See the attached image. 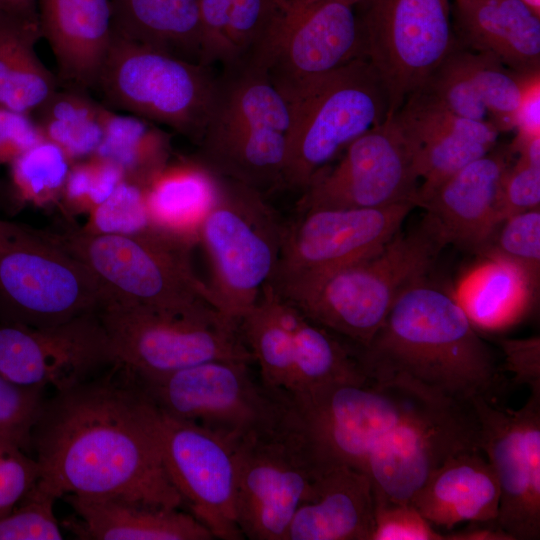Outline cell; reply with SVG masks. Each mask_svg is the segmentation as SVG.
<instances>
[{"mask_svg":"<svg viewBox=\"0 0 540 540\" xmlns=\"http://www.w3.org/2000/svg\"><path fill=\"white\" fill-rule=\"evenodd\" d=\"M479 422V445L500 488L497 525L512 540L540 538V394L517 410L493 400H470Z\"/></svg>","mask_w":540,"mask_h":540,"instance_id":"obj_17","label":"cell"},{"mask_svg":"<svg viewBox=\"0 0 540 540\" xmlns=\"http://www.w3.org/2000/svg\"><path fill=\"white\" fill-rule=\"evenodd\" d=\"M39 476L36 459L22 449L12 446L0 455V518L26 496Z\"/></svg>","mask_w":540,"mask_h":540,"instance_id":"obj_45","label":"cell"},{"mask_svg":"<svg viewBox=\"0 0 540 540\" xmlns=\"http://www.w3.org/2000/svg\"><path fill=\"white\" fill-rule=\"evenodd\" d=\"M105 302L94 275L52 232L0 218V323L53 326Z\"/></svg>","mask_w":540,"mask_h":540,"instance_id":"obj_9","label":"cell"},{"mask_svg":"<svg viewBox=\"0 0 540 540\" xmlns=\"http://www.w3.org/2000/svg\"><path fill=\"white\" fill-rule=\"evenodd\" d=\"M38 16L66 86L95 88L113 38L111 0H38Z\"/></svg>","mask_w":540,"mask_h":540,"instance_id":"obj_26","label":"cell"},{"mask_svg":"<svg viewBox=\"0 0 540 540\" xmlns=\"http://www.w3.org/2000/svg\"><path fill=\"white\" fill-rule=\"evenodd\" d=\"M205 34V65L225 64L227 28L234 0H198Z\"/></svg>","mask_w":540,"mask_h":540,"instance_id":"obj_48","label":"cell"},{"mask_svg":"<svg viewBox=\"0 0 540 540\" xmlns=\"http://www.w3.org/2000/svg\"><path fill=\"white\" fill-rule=\"evenodd\" d=\"M110 365L117 362L97 311L46 327L0 323V374L16 385L59 392Z\"/></svg>","mask_w":540,"mask_h":540,"instance_id":"obj_21","label":"cell"},{"mask_svg":"<svg viewBox=\"0 0 540 540\" xmlns=\"http://www.w3.org/2000/svg\"><path fill=\"white\" fill-rule=\"evenodd\" d=\"M45 388L16 385L0 374V440L28 454L31 436L39 416Z\"/></svg>","mask_w":540,"mask_h":540,"instance_id":"obj_40","label":"cell"},{"mask_svg":"<svg viewBox=\"0 0 540 540\" xmlns=\"http://www.w3.org/2000/svg\"><path fill=\"white\" fill-rule=\"evenodd\" d=\"M93 226L98 233L134 234L152 226L142 186L123 180L94 208Z\"/></svg>","mask_w":540,"mask_h":540,"instance_id":"obj_42","label":"cell"},{"mask_svg":"<svg viewBox=\"0 0 540 540\" xmlns=\"http://www.w3.org/2000/svg\"><path fill=\"white\" fill-rule=\"evenodd\" d=\"M540 160L519 154L508 168L502 184L503 219L540 207Z\"/></svg>","mask_w":540,"mask_h":540,"instance_id":"obj_44","label":"cell"},{"mask_svg":"<svg viewBox=\"0 0 540 540\" xmlns=\"http://www.w3.org/2000/svg\"><path fill=\"white\" fill-rule=\"evenodd\" d=\"M291 312V307L268 284L238 322L261 379L269 387L283 392L289 390L293 373Z\"/></svg>","mask_w":540,"mask_h":540,"instance_id":"obj_33","label":"cell"},{"mask_svg":"<svg viewBox=\"0 0 540 540\" xmlns=\"http://www.w3.org/2000/svg\"><path fill=\"white\" fill-rule=\"evenodd\" d=\"M365 58L356 6L343 0H280L258 59L291 103L324 75Z\"/></svg>","mask_w":540,"mask_h":540,"instance_id":"obj_14","label":"cell"},{"mask_svg":"<svg viewBox=\"0 0 540 540\" xmlns=\"http://www.w3.org/2000/svg\"><path fill=\"white\" fill-rule=\"evenodd\" d=\"M290 105L283 186L303 191L388 111L384 87L366 58L319 78Z\"/></svg>","mask_w":540,"mask_h":540,"instance_id":"obj_10","label":"cell"},{"mask_svg":"<svg viewBox=\"0 0 540 540\" xmlns=\"http://www.w3.org/2000/svg\"><path fill=\"white\" fill-rule=\"evenodd\" d=\"M483 255L514 269L534 292L540 273V208L503 219Z\"/></svg>","mask_w":540,"mask_h":540,"instance_id":"obj_38","label":"cell"},{"mask_svg":"<svg viewBox=\"0 0 540 540\" xmlns=\"http://www.w3.org/2000/svg\"><path fill=\"white\" fill-rule=\"evenodd\" d=\"M111 2L115 34L180 59L205 65V34L198 0Z\"/></svg>","mask_w":540,"mask_h":540,"instance_id":"obj_30","label":"cell"},{"mask_svg":"<svg viewBox=\"0 0 540 540\" xmlns=\"http://www.w3.org/2000/svg\"><path fill=\"white\" fill-rule=\"evenodd\" d=\"M287 395L293 425L317 475L338 466L362 472L371 451L392 430L459 402L411 384L370 379Z\"/></svg>","mask_w":540,"mask_h":540,"instance_id":"obj_5","label":"cell"},{"mask_svg":"<svg viewBox=\"0 0 540 540\" xmlns=\"http://www.w3.org/2000/svg\"><path fill=\"white\" fill-rule=\"evenodd\" d=\"M76 517L64 525L84 540H212L191 513L120 498L65 496Z\"/></svg>","mask_w":540,"mask_h":540,"instance_id":"obj_29","label":"cell"},{"mask_svg":"<svg viewBox=\"0 0 540 540\" xmlns=\"http://www.w3.org/2000/svg\"><path fill=\"white\" fill-rule=\"evenodd\" d=\"M71 159L46 139L27 149L10 165L11 193L16 203L42 204L63 192Z\"/></svg>","mask_w":540,"mask_h":540,"instance_id":"obj_37","label":"cell"},{"mask_svg":"<svg viewBox=\"0 0 540 540\" xmlns=\"http://www.w3.org/2000/svg\"><path fill=\"white\" fill-rule=\"evenodd\" d=\"M419 185L410 149L393 119L386 118L352 141L334 165L314 178L299 210L415 204Z\"/></svg>","mask_w":540,"mask_h":540,"instance_id":"obj_18","label":"cell"},{"mask_svg":"<svg viewBox=\"0 0 540 540\" xmlns=\"http://www.w3.org/2000/svg\"><path fill=\"white\" fill-rule=\"evenodd\" d=\"M12 446H14V445H11V444H9V443H6V442L0 440V455H1L7 448L12 447ZM15 447H16V446H15Z\"/></svg>","mask_w":540,"mask_h":540,"instance_id":"obj_54","label":"cell"},{"mask_svg":"<svg viewBox=\"0 0 540 540\" xmlns=\"http://www.w3.org/2000/svg\"><path fill=\"white\" fill-rule=\"evenodd\" d=\"M415 208L413 202H402L379 208L300 211L299 217L286 225L269 284L323 274L366 257L399 232Z\"/></svg>","mask_w":540,"mask_h":540,"instance_id":"obj_19","label":"cell"},{"mask_svg":"<svg viewBox=\"0 0 540 540\" xmlns=\"http://www.w3.org/2000/svg\"><path fill=\"white\" fill-rule=\"evenodd\" d=\"M456 43L526 77L540 71V15L522 0H454Z\"/></svg>","mask_w":540,"mask_h":540,"instance_id":"obj_25","label":"cell"},{"mask_svg":"<svg viewBox=\"0 0 540 540\" xmlns=\"http://www.w3.org/2000/svg\"><path fill=\"white\" fill-rule=\"evenodd\" d=\"M447 245L424 216L373 253L323 274L271 285L301 315L356 348L380 329L398 296L426 278Z\"/></svg>","mask_w":540,"mask_h":540,"instance_id":"obj_3","label":"cell"},{"mask_svg":"<svg viewBox=\"0 0 540 540\" xmlns=\"http://www.w3.org/2000/svg\"><path fill=\"white\" fill-rule=\"evenodd\" d=\"M540 84L535 80L528 88L520 107L516 127V138H529L540 135Z\"/></svg>","mask_w":540,"mask_h":540,"instance_id":"obj_49","label":"cell"},{"mask_svg":"<svg viewBox=\"0 0 540 540\" xmlns=\"http://www.w3.org/2000/svg\"><path fill=\"white\" fill-rule=\"evenodd\" d=\"M353 352L368 379L411 384L448 400H493L500 385L467 311L425 279L398 296L371 341Z\"/></svg>","mask_w":540,"mask_h":540,"instance_id":"obj_2","label":"cell"},{"mask_svg":"<svg viewBox=\"0 0 540 540\" xmlns=\"http://www.w3.org/2000/svg\"><path fill=\"white\" fill-rule=\"evenodd\" d=\"M526 3L535 13L540 15V0H522Z\"/></svg>","mask_w":540,"mask_h":540,"instance_id":"obj_53","label":"cell"},{"mask_svg":"<svg viewBox=\"0 0 540 540\" xmlns=\"http://www.w3.org/2000/svg\"><path fill=\"white\" fill-rule=\"evenodd\" d=\"M389 118L404 137L420 180L415 204L450 175L490 152L501 133L491 123L454 113L422 89Z\"/></svg>","mask_w":540,"mask_h":540,"instance_id":"obj_22","label":"cell"},{"mask_svg":"<svg viewBox=\"0 0 540 540\" xmlns=\"http://www.w3.org/2000/svg\"><path fill=\"white\" fill-rule=\"evenodd\" d=\"M375 502L368 477L347 466L317 476L285 540H371Z\"/></svg>","mask_w":540,"mask_h":540,"instance_id":"obj_28","label":"cell"},{"mask_svg":"<svg viewBox=\"0 0 540 540\" xmlns=\"http://www.w3.org/2000/svg\"><path fill=\"white\" fill-rule=\"evenodd\" d=\"M39 19L0 15V106L33 115L57 91L58 82L39 59Z\"/></svg>","mask_w":540,"mask_h":540,"instance_id":"obj_31","label":"cell"},{"mask_svg":"<svg viewBox=\"0 0 540 540\" xmlns=\"http://www.w3.org/2000/svg\"><path fill=\"white\" fill-rule=\"evenodd\" d=\"M144 190L153 226L192 242L198 239L214 196L210 174L193 162L166 166Z\"/></svg>","mask_w":540,"mask_h":540,"instance_id":"obj_32","label":"cell"},{"mask_svg":"<svg viewBox=\"0 0 540 540\" xmlns=\"http://www.w3.org/2000/svg\"><path fill=\"white\" fill-rule=\"evenodd\" d=\"M500 488L481 449L461 451L435 470L413 497V505L434 527L496 522Z\"/></svg>","mask_w":540,"mask_h":540,"instance_id":"obj_27","label":"cell"},{"mask_svg":"<svg viewBox=\"0 0 540 540\" xmlns=\"http://www.w3.org/2000/svg\"><path fill=\"white\" fill-rule=\"evenodd\" d=\"M291 307V306H290ZM293 373L286 393H298L326 384L368 379L349 347L333 333L292 308Z\"/></svg>","mask_w":540,"mask_h":540,"instance_id":"obj_34","label":"cell"},{"mask_svg":"<svg viewBox=\"0 0 540 540\" xmlns=\"http://www.w3.org/2000/svg\"><path fill=\"white\" fill-rule=\"evenodd\" d=\"M479 440L470 402H454L398 426L374 447L362 468L375 504H410L435 470L461 451L480 449Z\"/></svg>","mask_w":540,"mask_h":540,"instance_id":"obj_20","label":"cell"},{"mask_svg":"<svg viewBox=\"0 0 540 540\" xmlns=\"http://www.w3.org/2000/svg\"><path fill=\"white\" fill-rule=\"evenodd\" d=\"M212 177L214 196L198 239L209 259L214 307L238 324L273 278L287 224L263 193Z\"/></svg>","mask_w":540,"mask_h":540,"instance_id":"obj_8","label":"cell"},{"mask_svg":"<svg viewBox=\"0 0 540 540\" xmlns=\"http://www.w3.org/2000/svg\"><path fill=\"white\" fill-rule=\"evenodd\" d=\"M42 139L31 115L0 106V165L11 164Z\"/></svg>","mask_w":540,"mask_h":540,"instance_id":"obj_47","label":"cell"},{"mask_svg":"<svg viewBox=\"0 0 540 540\" xmlns=\"http://www.w3.org/2000/svg\"><path fill=\"white\" fill-rule=\"evenodd\" d=\"M54 498L37 483L0 518V540H59L62 533L54 514Z\"/></svg>","mask_w":540,"mask_h":540,"instance_id":"obj_41","label":"cell"},{"mask_svg":"<svg viewBox=\"0 0 540 540\" xmlns=\"http://www.w3.org/2000/svg\"><path fill=\"white\" fill-rule=\"evenodd\" d=\"M235 510L250 540H285L291 520L310 496L317 473L302 439L291 428L234 446Z\"/></svg>","mask_w":540,"mask_h":540,"instance_id":"obj_16","label":"cell"},{"mask_svg":"<svg viewBox=\"0 0 540 540\" xmlns=\"http://www.w3.org/2000/svg\"><path fill=\"white\" fill-rule=\"evenodd\" d=\"M364 56L388 100L386 118L418 90L456 45L449 0H363Z\"/></svg>","mask_w":540,"mask_h":540,"instance_id":"obj_13","label":"cell"},{"mask_svg":"<svg viewBox=\"0 0 540 540\" xmlns=\"http://www.w3.org/2000/svg\"><path fill=\"white\" fill-rule=\"evenodd\" d=\"M252 364L213 360L161 376L129 374L160 410L198 424L234 447L292 426L288 395L269 387Z\"/></svg>","mask_w":540,"mask_h":540,"instance_id":"obj_7","label":"cell"},{"mask_svg":"<svg viewBox=\"0 0 540 540\" xmlns=\"http://www.w3.org/2000/svg\"><path fill=\"white\" fill-rule=\"evenodd\" d=\"M0 15L24 19H39L38 0H0Z\"/></svg>","mask_w":540,"mask_h":540,"instance_id":"obj_51","label":"cell"},{"mask_svg":"<svg viewBox=\"0 0 540 540\" xmlns=\"http://www.w3.org/2000/svg\"><path fill=\"white\" fill-rule=\"evenodd\" d=\"M445 540H512L496 522L470 523L467 528L443 533Z\"/></svg>","mask_w":540,"mask_h":540,"instance_id":"obj_50","label":"cell"},{"mask_svg":"<svg viewBox=\"0 0 540 540\" xmlns=\"http://www.w3.org/2000/svg\"><path fill=\"white\" fill-rule=\"evenodd\" d=\"M124 372V381L89 379L45 399L31 436L37 485L56 499L120 498L181 508L155 443L154 404Z\"/></svg>","mask_w":540,"mask_h":540,"instance_id":"obj_1","label":"cell"},{"mask_svg":"<svg viewBox=\"0 0 540 540\" xmlns=\"http://www.w3.org/2000/svg\"><path fill=\"white\" fill-rule=\"evenodd\" d=\"M217 78L211 66L113 32L95 88L114 109L168 126L197 143L211 111Z\"/></svg>","mask_w":540,"mask_h":540,"instance_id":"obj_11","label":"cell"},{"mask_svg":"<svg viewBox=\"0 0 540 540\" xmlns=\"http://www.w3.org/2000/svg\"><path fill=\"white\" fill-rule=\"evenodd\" d=\"M512 152L497 144L417 201L446 245L483 255L503 221L502 184Z\"/></svg>","mask_w":540,"mask_h":540,"instance_id":"obj_23","label":"cell"},{"mask_svg":"<svg viewBox=\"0 0 540 540\" xmlns=\"http://www.w3.org/2000/svg\"><path fill=\"white\" fill-rule=\"evenodd\" d=\"M371 540H445L411 504L377 503Z\"/></svg>","mask_w":540,"mask_h":540,"instance_id":"obj_43","label":"cell"},{"mask_svg":"<svg viewBox=\"0 0 540 540\" xmlns=\"http://www.w3.org/2000/svg\"><path fill=\"white\" fill-rule=\"evenodd\" d=\"M280 0H234L227 28V60L222 67L253 64L261 54Z\"/></svg>","mask_w":540,"mask_h":540,"instance_id":"obj_39","label":"cell"},{"mask_svg":"<svg viewBox=\"0 0 540 540\" xmlns=\"http://www.w3.org/2000/svg\"><path fill=\"white\" fill-rule=\"evenodd\" d=\"M537 79L456 43L419 89L454 113L491 123L502 133L515 129L527 90Z\"/></svg>","mask_w":540,"mask_h":540,"instance_id":"obj_24","label":"cell"},{"mask_svg":"<svg viewBox=\"0 0 540 540\" xmlns=\"http://www.w3.org/2000/svg\"><path fill=\"white\" fill-rule=\"evenodd\" d=\"M345 2H348L354 6H357L360 2H362L363 0H343Z\"/></svg>","mask_w":540,"mask_h":540,"instance_id":"obj_55","label":"cell"},{"mask_svg":"<svg viewBox=\"0 0 540 540\" xmlns=\"http://www.w3.org/2000/svg\"><path fill=\"white\" fill-rule=\"evenodd\" d=\"M17 206L12 196L10 186L0 180V209H7Z\"/></svg>","mask_w":540,"mask_h":540,"instance_id":"obj_52","label":"cell"},{"mask_svg":"<svg viewBox=\"0 0 540 540\" xmlns=\"http://www.w3.org/2000/svg\"><path fill=\"white\" fill-rule=\"evenodd\" d=\"M291 105L252 65L223 67L193 163L261 193L283 185Z\"/></svg>","mask_w":540,"mask_h":540,"instance_id":"obj_4","label":"cell"},{"mask_svg":"<svg viewBox=\"0 0 540 540\" xmlns=\"http://www.w3.org/2000/svg\"><path fill=\"white\" fill-rule=\"evenodd\" d=\"M153 435L164 470L187 511L215 539H244L236 520L234 447L155 404Z\"/></svg>","mask_w":540,"mask_h":540,"instance_id":"obj_15","label":"cell"},{"mask_svg":"<svg viewBox=\"0 0 540 540\" xmlns=\"http://www.w3.org/2000/svg\"><path fill=\"white\" fill-rule=\"evenodd\" d=\"M52 234L94 275L106 302L177 313L216 310L207 283L192 268L186 238L153 225L134 234Z\"/></svg>","mask_w":540,"mask_h":540,"instance_id":"obj_6","label":"cell"},{"mask_svg":"<svg viewBox=\"0 0 540 540\" xmlns=\"http://www.w3.org/2000/svg\"><path fill=\"white\" fill-rule=\"evenodd\" d=\"M167 136L149 121L108 110L103 139L94 154L119 166L124 180L145 188L167 165Z\"/></svg>","mask_w":540,"mask_h":540,"instance_id":"obj_36","label":"cell"},{"mask_svg":"<svg viewBox=\"0 0 540 540\" xmlns=\"http://www.w3.org/2000/svg\"><path fill=\"white\" fill-rule=\"evenodd\" d=\"M97 312L117 365L137 377L213 360L254 363L238 324L217 310L177 313L109 301Z\"/></svg>","mask_w":540,"mask_h":540,"instance_id":"obj_12","label":"cell"},{"mask_svg":"<svg viewBox=\"0 0 540 540\" xmlns=\"http://www.w3.org/2000/svg\"><path fill=\"white\" fill-rule=\"evenodd\" d=\"M108 108L86 91L66 86L33 115L44 139L59 146L73 161L93 156L104 136Z\"/></svg>","mask_w":540,"mask_h":540,"instance_id":"obj_35","label":"cell"},{"mask_svg":"<svg viewBox=\"0 0 540 540\" xmlns=\"http://www.w3.org/2000/svg\"><path fill=\"white\" fill-rule=\"evenodd\" d=\"M506 369L517 385H525L530 394H540V338H505L499 341Z\"/></svg>","mask_w":540,"mask_h":540,"instance_id":"obj_46","label":"cell"}]
</instances>
